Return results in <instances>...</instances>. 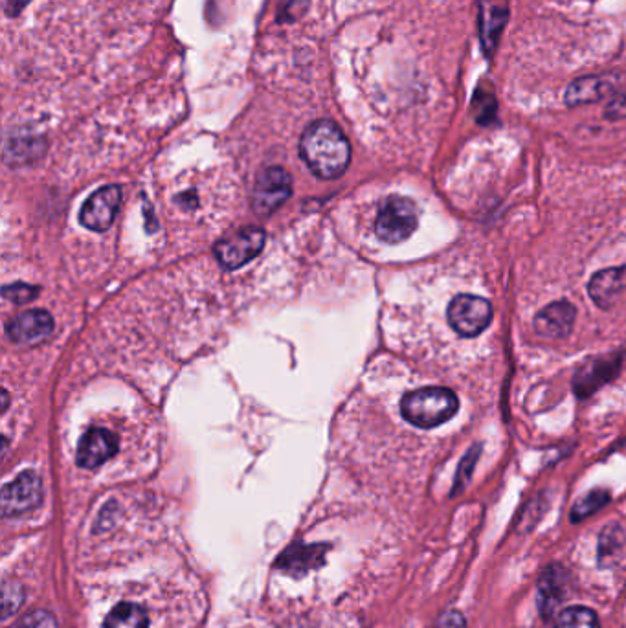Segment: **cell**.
Masks as SVG:
<instances>
[{"label": "cell", "instance_id": "603a6c76", "mask_svg": "<svg viewBox=\"0 0 626 628\" xmlns=\"http://www.w3.org/2000/svg\"><path fill=\"white\" fill-rule=\"evenodd\" d=\"M480 456V445H474L472 449L465 454V458L459 463L458 474H456V483H454V493L458 494L461 489H465V485L469 483L470 474L474 471V465Z\"/></svg>", "mask_w": 626, "mask_h": 628}, {"label": "cell", "instance_id": "5b68a950", "mask_svg": "<svg viewBox=\"0 0 626 628\" xmlns=\"http://www.w3.org/2000/svg\"><path fill=\"white\" fill-rule=\"evenodd\" d=\"M291 193V175L283 168L270 166L263 169L256 179L252 191V206L258 215L274 214L291 197Z\"/></svg>", "mask_w": 626, "mask_h": 628}, {"label": "cell", "instance_id": "6da1fadb", "mask_svg": "<svg viewBox=\"0 0 626 628\" xmlns=\"http://www.w3.org/2000/svg\"><path fill=\"white\" fill-rule=\"evenodd\" d=\"M300 155L318 179L333 180L346 173L351 146L335 122L318 120L305 129Z\"/></svg>", "mask_w": 626, "mask_h": 628}, {"label": "cell", "instance_id": "2e32d148", "mask_svg": "<svg viewBox=\"0 0 626 628\" xmlns=\"http://www.w3.org/2000/svg\"><path fill=\"white\" fill-rule=\"evenodd\" d=\"M614 87V78L612 76H588V78L577 79L573 81L564 100L568 105H584V103H592V101L601 100Z\"/></svg>", "mask_w": 626, "mask_h": 628}, {"label": "cell", "instance_id": "30bf717a", "mask_svg": "<svg viewBox=\"0 0 626 628\" xmlns=\"http://www.w3.org/2000/svg\"><path fill=\"white\" fill-rule=\"evenodd\" d=\"M621 355H604L597 359H590L573 377V390L577 397H590L597 392L606 382L612 381L621 368Z\"/></svg>", "mask_w": 626, "mask_h": 628}, {"label": "cell", "instance_id": "8fae6325", "mask_svg": "<svg viewBox=\"0 0 626 628\" xmlns=\"http://www.w3.org/2000/svg\"><path fill=\"white\" fill-rule=\"evenodd\" d=\"M118 452V438L107 428H92L78 445V461L81 469H98Z\"/></svg>", "mask_w": 626, "mask_h": 628}, {"label": "cell", "instance_id": "484cf974", "mask_svg": "<svg viewBox=\"0 0 626 628\" xmlns=\"http://www.w3.org/2000/svg\"><path fill=\"white\" fill-rule=\"evenodd\" d=\"M24 628H57V621L48 612H34L23 621Z\"/></svg>", "mask_w": 626, "mask_h": 628}, {"label": "cell", "instance_id": "277c9868", "mask_svg": "<svg viewBox=\"0 0 626 628\" xmlns=\"http://www.w3.org/2000/svg\"><path fill=\"white\" fill-rule=\"evenodd\" d=\"M492 320V305L474 294H459L448 305V324L461 337H478Z\"/></svg>", "mask_w": 626, "mask_h": 628}, {"label": "cell", "instance_id": "ffe728a7", "mask_svg": "<svg viewBox=\"0 0 626 628\" xmlns=\"http://www.w3.org/2000/svg\"><path fill=\"white\" fill-rule=\"evenodd\" d=\"M553 628H601V625L592 608L570 606L566 610H560L559 616L555 617Z\"/></svg>", "mask_w": 626, "mask_h": 628}, {"label": "cell", "instance_id": "5bb4252c", "mask_svg": "<svg viewBox=\"0 0 626 628\" xmlns=\"http://www.w3.org/2000/svg\"><path fill=\"white\" fill-rule=\"evenodd\" d=\"M575 316H577V309L568 300L549 303L548 307H544L537 314L535 329L540 337L553 338V340L564 338L575 324Z\"/></svg>", "mask_w": 626, "mask_h": 628}, {"label": "cell", "instance_id": "f1b7e54d", "mask_svg": "<svg viewBox=\"0 0 626 628\" xmlns=\"http://www.w3.org/2000/svg\"><path fill=\"white\" fill-rule=\"evenodd\" d=\"M30 0H2L4 4V13L8 17H17L19 13L23 12L24 8L28 6Z\"/></svg>", "mask_w": 626, "mask_h": 628}, {"label": "cell", "instance_id": "4316f807", "mask_svg": "<svg viewBox=\"0 0 626 628\" xmlns=\"http://www.w3.org/2000/svg\"><path fill=\"white\" fill-rule=\"evenodd\" d=\"M465 617L459 612V610H447L443 612L439 619H437L436 627L434 628H465Z\"/></svg>", "mask_w": 626, "mask_h": 628}, {"label": "cell", "instance_id": "8992f818", "mask_svg": "<svg viewBox=\"0 0 626 628\" xmlns=\"http://www.w3.org/2000/svg\"><path fill=\"white\" fill-rule=\"evenodd\" d=\"M267 234L261 228H243L234 236L226 237L215 247L217 261L224 269L235 270L256 258L265 247Z\"/></svg>", "mask_w": 626, "mask_h": 628}, {"label": "cell", "instance_id": "e0dca14e", "mask_svg": "<svg viewBox=\"0 0 626 628\" xmlns=\"http://www.w3.org/2000/svg\"><path fill=\"white\" fill-rule=\"evenodd\" d=\"M623 278H625L623 269H606L595 274L590 285H588V292H590L593 302L597 303L599 307H608L615 294L621 291Z\"/></svg>", "mask_w": 626, "mask_h": 628}, {"label": "cell", "instance_id": "7c38bea8", "mask_svg": "<svg viewBox=\"0 0 626 628\" xmlns=\"http://www.w3.org/2000/svg\"><path fill=\"white\" fill-rule=\"evenodd\" d=\"M52 331H54V320L50 314L41 311V309H34V311L15 316L6 327L8 337L15 344L43 342L45 338L52 335Z\"/></svg>", "mask_w": 626, "mask_h": 628}, {"label": "cell", "instance_id": "52a82bcc", "mask_svg": "<svg viewBox=\"0 0 626 628\" xmlns=\"http://www.w3.org/2000/svg\"><path fill=\"white\" fill-rule=\"evenodd\" d=\"M43 500V483L37 472L26 471L2 489V515H23Z\"/></svg>", "mask_w": 626, "mask_h": 628}, {"label": "cell", "instance_id": "d4e9b609", "mask_svg": "<svg viewBox=\"0 0 626 628\" xmlns=\"http://www.w3.org/2000/svg\"><path fill=\"white\" fill-rule=\"evenodd\" d=\"M37 292H39V289L32 287V285L13 283V285L4 287L2 294H4V298L10 300V302L26 303L30 302V300H34L35 296H37Z\"/></svg>", "mask_w": 626, "mask_h": 628}, {"label": "cell", "instance_id": "4fadbf2b", "mask_svg": "<svg viewBox=\"0 0 626 628\" xmlns=\"http://www.w3.org/2000/svg\"><path fill=\"white\" fill-rule=\"evenodd\" d=\"M507 19H509V8L505 0H480L478 26H480L481 46L485 54H492L496 50Z\"/></svg>", "mask_w": 626, "mask_h": 628}, {"label": "cell", "instance_id": "d6986e66", "mask_svg": "<svg viewBox=\"0 0 626 628\" xmlns=\"http://www.w3.org/2000/svg\"><path fill=\"white\" fill-rule=\"evenodd\" d=\"M625 544V533L619 526H608L599 539V562L601 566H614L619 561V553Z\"/></svg>", "mask_w": 626, "mask_h": 628}, {"label": "cell", "instance_id": "44dd1931", "mask_svg": "<svg viewBox=\"0 0 626 628\" xmlns=\"http://www.w3.org/2000/svg\"><path fill=\"white\" fill-rule=\"evenodd\" d=\"M608 502H610V494L606 493V491H603V489L592 491V493L586 494L577 504L573 505V509H571V520H573V522L584 520V518L592 516L593 513L601 511Z\"/></svg>", "mask_w": 626, "mask_h": 628}, {"label": "cell", "instance_id": "83f0119b", "mask_svg": "<svg viewBox=\"0 0 626 628\" xmlns=\"http://www.w3.org/2000/svg\"><path fill=\"white\" fill-rule=\"evenodd\" d=\"M606 116H608V118H614V120L626 118V92L617 94L614 100L608 103V107H606Z\"/></svg>", "mask_w": 626, "mask_h": 628}, {"label": "cell", "instance_id": "ac0fdd59", "mask_svg": "<svg viewBox=\"0 0 626 628\" xmlns=\"http://www.w3.org/2000/svg\"><path fill=\"white\" fill-rule=\"evenodd\" d=\"M149 617L140 605L120 603L114 606L103 623V628H147Z\"/></svg>", "mask_w": 626, "mask_h": 628}, {"label": "cell", "instance_id": "3957f363", "mask_svg": "<svg viewBox=\"0 0 626 628\" xmlns=\"http://www.w3.org/2000/svg\"><path fill=\"white\" fill-rule=\"evenodd\" d=\"M417 228V206L406 197L392 195L382 202L381 212L375 221V234L384 243H401L412 236Z\"/></svg>", "mask_w": 626, "mask_h": 628}, {"label": "cell", "instance_id": "cb8c5ba5", "mask_svg": "<svg viewBox=\"0 0 626 628\" xmlns=\"http://www.w3.org/2000/svg\"><path fill=\"white\" fill-rule=\"evenodd\" d=\"M2 599H4L2 614H4V619H8L12 617L13 612L19 610V606L23 603V592L17 584L6 583L2 588Z\"/></svg>", "mask_w": 626, "mask_h": 628}, {"label": "cell", "instance_id": "9c48e42d", "mask_svg": "<svg viewBox=\"0 0 626 628\" xmlns=\"http://www.w3.org/2000/svg\"><path fill=\"white\" fill-rule=\"evenodd\" d=\"M120 201H122V190L114 184L92 193L89 201L85 202L81 208V214H79L81 225L87 226L94 232L107 230L116 219Z\"/></svg>", "mask_w": 626, "mask_h": 628}, {"label": "cell", "instance_id": "7402d4cb", "mask_svg": "<svg viewBox=\"0 0 626 628\" xmlns=\"http://www.w3.org/2000/svg\"><path fill=\"white\" fill-rule=\"evenodd\" d=\"M474 114H476V122L481 125H489L496 118V98L491 92H485V90L476 92Z\"/></svg>", "mask_w": 626, "mask_h": 628}, {"label": "cell", "instance_id": "7a4b0ae2", "mask_svg": "<svg viewBox=\"0 0 626 628\" xmlns=\"http://www.w3.org/2000/svg\"><path fill=\"white\" fill-rule=\"evenodd\" d=\"M459 410L458 395L448 388H421L406 393L401 414L414 427L434 428L447 423Z\"/></svg>", "mask_w": 626, "mask_h": 628}, {"label": "cell", "instance_id": "9a60e30c", "mask_svg": "<svg viewBox=\"0 0 626 628\" xmlns=\"http://www.w3.org/2000/svg\"><path fill=\"white\" fill-rule=\"evenodd\" d=\"M327 550L329 546H324V544H314V546L294 544L289 550L281 553L276 566L285 573H291L294 577H302L305 573L316 570L324 564Z\"/></svg>", "mask_w": 626, "mask_h": 628}, {"label": "cell", "instance_id": "ba28073f", "mask_svg": "<svg viewBox=\"0 0 626 628\" xmlns=\"http://www.w3.org/2000/svg\"><path fill=\"white\" fill-rule=\"evenodd\" d=\"M568 594L570 575L559 564H551L538 579V610L546 621L559 616L560 606L564 605Z\"/></svg>", "mask_w": 626, "mask_h": 628}]
</instances>
